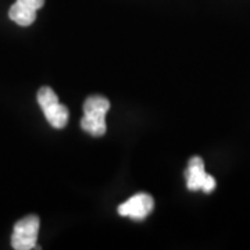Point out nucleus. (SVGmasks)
<instances>
[{
    "label": "nucleus",
    "instance_id": "1",
    "mask_svg": "<svg viewBox=\"0 0 250 250\" xmlns=\"http://www.w3.org/2000/svg\"><path fill=\"white\" fill-rule=\"evenodd\" d=\"M110 108V102L102 95H92L83 103V117L81 120V128L92 136H102L106 134V114Z\"/></svg>",
    "mask_w": 250,
    "mask_h": 250
},
{
    "label": "nucleus",
    "instance_id": "2",
    "mask_svg": "<svg viewBox=\"0 0 250 250\" xmlns=\"http://www.w3.org/2000/svg\"><path fill=\"white\" fill-rule=\"evenodd\" d=\"M41 220L35 214L25 215L14 224L11 235V246L16 250H31L36 248Z\"/></svg>",
    "mask_w": 250,
    "mask_h": 250
},
{
    "label": "nucleus",
    "instance_id": "3",
    "mask_svg": "<svg viewBox=\"0 0 250 250\" xmlns=\"http://www.w3.org/2000/svg\"><path fill=\"white\" fill-rule=\"evenodd\" d=\"M185 177L187 187L190 192H196L202 189L205 193H211L217 185L215 179L205 171V161L199 156H193L189 160Z\"/></svg>",
    "mask_w": 250,
    "mask_h": 250
},
{
    "label": "nucleus",
    "instance_id": "4",
    "mask_svg": "<svg viewBox=\"0 0 250 250\" xmlns=\"http://www.w3.org/2000/svg\"><path fill=\"white\" fill-rule=\"evenodd\" d=\"M154 207V200L149 193H136L129 197L123 205L118 206L117 211L123 217H129L135 221H142L147 215H150Z\"/></svg>",
    "mask_w": 250,
    "mask_h": 250
},
{
    "label": "nucleus",
    "instance_id": "5",
    "mask_svg": "<svg viewBox=\"0 0 250 250\" xmlns=\"http://www.w3.org/2000/svg\"><path fill=\"white\" fill-rule=\"evenodd\" d=\"M43 114H45L47 123L52 125L56 129H62L64 128L67 123H68V118H70V111L68 108L65 107L64 104H62L60 102L53 103L50 106H47L46 108L42 110Z\"/></svg>",
    "mask_w": 250,
    "mask_h": 250
},
{
    "label": "nucleus",
    "instance_id": "6",
    "mask_svg": "<svg viewBox=\"0 0 250 250\" xmlns=\"http://www.w3.org/2000/svg\"><path fill=\"white\" fill-rule=\"evenodd\" d=\"M9 17L11 21H14L16 24L21 25V27H29L35 22L36 11L21 4V3H18L16 0V3L10 7Z\"/></svg>",
    "mask_w": 250,
    "mask_h": 250
},
{
    "label": "nucleus",
    "instance_id": "7",
    "mask_svg": "<svg viewBox=\"0 0 250 250\" xmlns=\"http://www.w3.org/2000/svg\"><path fill=\"white\" fill-rule=\"evenodd\" d=\"M36 99H38V104L41 106L42 110L59 102V96L56 95V92L50 86H42L41 89L38 90Z\"/></svg>",
    "mask_w": 250,
    "mask_h": 250
},
{
    "label": "nucleus",
    "instance_id": "8",
    "mask_svg": "<svg viewBox=\"0 0 250 250\" xmlns=\"http://www.w3.org/2000/svg\"><path fill=\"white\" fill-rule=\"evenodd\" d=\"M17 1L21 3V4H24V6H27L29 9L35 10V11L42 9L43 4H45V0H17Z\"/></svg>",
    "mask_w": 250,
    "mask_h": 250
}]
</instances>
